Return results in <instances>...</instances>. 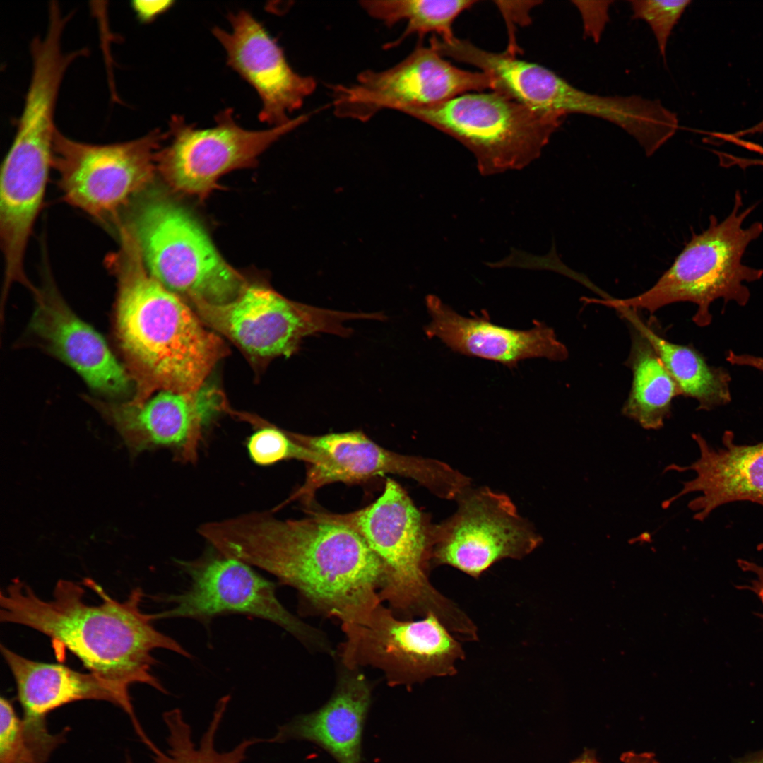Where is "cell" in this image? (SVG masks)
Masks as SVG:
<instances>
[{
	"instance_id": "cell-1",
	"label": "cell",
	"mask_w": 763,
	"mask_h": 763,
	"mask_svg": "<svg viewBox=\"0 0 763 763\" xmlns=\"http://www.w3.org/2000/svg\"><path fill=\"white\" fill-rule=\"evenodd\" d=\"M280 519L254 511L199 526L226 557L264 570L290 586L343 631L364 625L382 605L383 563L353 529L320 512Z\"/></svg>"
},
{
	"instance_id": "cell-2",
	"label": "cell",
	"mask_w": 763,
	"mask_h": 763,
	"mask_svg": "<svg viewBox=\"0 0 763 763\" xmlns=\"http://www.w3.org/2000/svg\"><path fill=\"white\" fill-rule=\"evenodd\" d=\"M119 232V248L105 262L117 280L116 333L137 384L134 401L156 391H196L228 349L184 299L153 276L131 227L122 225Z\"/></svg>"
},
{
	"instance_id": "cell-3",
	"label": "cell",
	"mask_w": 763,
	"mask_h": 763,
	"mask_svg": "<svg viewBox=\"0 0 763 763\" xmlns=\"http://www.w3.org/2000/svg\"><path fill=\"white\" fill-rule=\"evenodd\" d=\"M85 584L102 602L90 605L84 589L68 580L57 582L52 598H40L25 582L16 579L0 594V620L32 628L47 636L55 649H67L90 670L129 690L143 683L167 693L152 674L157 663L153 651L163 649L187 658L179 642L153 625L155 614L142 611V589L134 588L120 602L90 579Z\"/></svg>"
},
{
	"instance_id": "cell-4",
	"label": "cell",
	"mask_w": 763,
	"mask_h": 763,
	"mask_svg": "<svg viewBox=\"0 0 763 763\" xmlns=\"http://www.w3.org/2000/svg\"><path fill=\"white\" fill-rule=\"evenodd\" d=\"M320 513L355 531L383 563L382 601L408 619L432 613L458 639L475 637L478 629L474 622L429 580L435 524L398 483L388 478L382 495L361 509L343 514Z\"/></svg>"
},
{
	"instance_id": "cell-5",
	"label": "cell",
	"mask_w": 763,
	"mask_h": 763,
	"mask_svg": "<svg viewBox=\"0 0 763 763\" xmlns=\"http://www.w3.org/2000/svg\"><path fill=\"white\" fill-rule=\"evenodd\" d=\"M741 194L735 195L733 207L722 220L711 215L708 227L694 234L671 266L651 288L627 299H595L594 303L619 309H645L650 313L678 302L697 305L692 317L699 326L711 324V304L722 299L745 306L750 292L745 283L763 276V269L747 266L743 256L751 242L763 232L761 222L744 227L755 206L742 209Z\"/></svg>"
},
{
	"instance_id": "cell-6",
	"label": "cell",
	"mask_w": 763,
	"mask_h": 763,
	"mask_svg": "<svg viewBox=\"0 0 763 763\" xmlns=\"http://www.w3.org/2000/svg\"><path fill=\"white\" fill-rule=\"evenodd\" d=\"M401 112L456 138L475 156L483 175L521 169L537 159L562 124L495 92L466 93Z\"/></svg>"
},
{
	"instance_id": "cell-7",
	"label": "cell",
	"mask_w": 763,
	"mask_h": 763,
	"mask_svg": "<svg viewBox=\"0 0 763 763\" xmlns=\"http://www.w3.org/2000/svg\"><path fill=\"white\" fill-rule=\"evenodd\" d=\"M129 225L150 273L184 300L226 303L247 284L196 220L167 199L144 201Z\"/></svg>"
},
{
	"instance_id": "cell-8",
	"label": "cell",
	"mask_w": 763,
	"mask_h": 763,
	"mask_svg": "<svg viewBox=\"0 0 763 763\" xmlns=\"http://www.w3.org/2000/svg\"><path fill=\"white\" fill-rule=\"evenodd\" d=\"M207 326L232 342L254 365L290 357L306 336L326 333L347 337L344 322L381 319L379 313H354L319 308L290 300L272 288L247 284L223 304L188 300Z\"/></svg>"
},
{
	"instance_id": "cell-9",
	"label": "cell",
	"mask_w": 763,
	"mask_h": 763,
	"mask_svg": "<svg viewBox=\"0 0 763 763\" xmlns=\"http://www.w3.org/2000/svg\"><path fill=\"white\" fill-rule=\"evenodd\" d=\"M167 134L155 129L134 140L93 144L56 131L52 167L64 200L99 220L117 218L153 180Z\"/></svg>"
},
{
	"instance_id": "cell-10",
	"label": "cell",
	"mask_w": 763,
	"mask_h": 763,
	"mask_svg": "<svg viewBox=\"0 0 763 763\" xmlns=\"http://www.w3.org/2000/svg\"><path fill=\"white\" fill-rule=\"evenodd\" d=\"M344 633L345 667H376L391 686L454 675L456 662L466 656L458 639L432 613L417 620L400 619L382 604L366 623Z\"/></svg>"
},
{
	"instance_id": "cell-11",
	"label": "cell",
	"mask_w": 763,
	"mask_h": 763,
	"mask_svg": "<svg viewBox=\"0 0 763 763\" xmlns=\"http://www.w3.org/2000/svg\"><path fill=\"white\" fill-rule=\"evenodd\" d=\"M307 119L300 115L280 126L249 130L237 124L231 109L206 129L174 116L166 132L170 141L157 154V170L175 191L204 199L223 175L254 166L262 153Z\"/></svg>"
},
{
	"instance_id": "cell-12",
	"label": "cell",
	"mask_w": 763,
	"mask_h": 763,
	"mask_svg": "<svg viewBox=\"0 0 763 763\" xmlns=\"http://www.w3.org/2000/svg\"><path fill=\"white\" fill-rule=\"evenodd\" d=\"M456 511L435 524L432 565H447L479 578L504 559L521 560L543 541L511 498L486 486L464 490Z\"/></svg>"
},
{
	"instance_id": "cell-13",
	"label": "cell",
	"mask_w": 763,
	"mask_h": 763,
	"mask_svg": "<svg viewBox=\"0 0 763 763\" xmlns=\"http://www.w3.org/2000/svg\"><path fill=\"white\" fill-rule=\"evenodd\" d=\"M179 564L190 586L162 598L170 607L155 613L157 620L208 622L218 615L241 613L273 622L307 646L330 651L321 632L289 612L277 598L275 584L250 565L220 554Z\"/></svg>"
},
{
	"instance_id": "cell-14",
	"label": "cell",
	"mask_w": 763,
	"mask_h": 763,
	"mask_svg": "<svg viewBox=\"0 0 763 763\" xmlns=\"http://www.w3.org/2000/svg\"><path fill=\"white\" fill-rule=\"evenodd\" d=\"M289 434L315 452L318 461L309 465L303 484L283 504L295 500L309 504L320 487L331 483L362 482L388 473L411 478L437 497L449 500H456L471 485L467 476L446 463L387 450L360 431L320 436L290 432Z\"/></svg>"
},
{
	"instance_id": "cell-15",
	"label": "cell",
	"mask_w": 763,
	"mask_h": 763,
	"mask_svg": "<svg viewBox=\"0 0 763 763\" xmlns=\"http://www.w3.org/2000/svg\"><path fill=\"white\" fill-rule=\"evenodd\" d=\"M483 72L460 69L443 58L430 44H419L403 61L384 71L367 70L350 85L333 88L335 113L366 121L384 109L436 105L468 91L492 90Z\"/></svg>"
},
{
	"instance_id": "cell-16",
	"label": "cell",
	"mask_w": 763,
	"mask_h": 763,
	"mask_svg": "<svg viewBox=\"0 0 763 763\" xmlns=\"http://www.w3.org/2000/svg\"><path fill=\"white\" fill-rule=\"evenodd\" d=\"M93 403L131 453L165 447L184 463L197 460L204 427L227 406L222 391L205 384L191 393L160 391L141 402Z\"/></svg>"
},
{
	"instance_id": "cell-17",
	"label": "cell",
	"mask_w": 763,
	"mask_h": 763,
	"mask_svg": "<svg viewBox=\"0 0 763 763\" xmlns=\"http://www.w3.org/2000/svg\"><path fill=\"white\" fill-rule=\"evenodd\" d=\"M230 30L213 28L227 64L257 93L261 102L259 119L272 126L289 122L315 90L316 81L295 72L283 51L266 28L244 10L228 16Z\"/></svg>"
},
{
	"instance_id": "cell-18",
	"label": "cell",
	"mask_w": 763,
	"mask_h": 763,
	"mask_svg": "<svg viewBox=\"0 0 763 763\" xmlns=\"http://www.w3.org/2000/svg\"><path fill=\"white\" fill-rule=\"evenodd\" d=\"M426 306L431 317L425 328L429 338L439 339L452 351L516 367L525 359L542 357L560 362L569 355L554 330L536 321L527 330L501 326L491 322L487 312L466 317L439 297L429 295Z\"/></svg>"
},
{
	"instance_id": "cell-19",
	"label": "cell",
	"mask_w": 763,
	"mask_h": 763,
	"mask_svg": "<svg viewBox=\"0 0 763 763\" xmlns=\"http://www.w3.org/2000/svg\"><path fill=\"white\" fill-rule=\"evenodd\" d=\"M692 437L699 456L691 465L668 466L664 471H692L694 478L682 483L681 490L664 501L663 509L682 496L692 492L701 495L692 499L689 509L694 519L703 521L718 507L734 502L747 501L763 507V442L738 444L731 430L724 432L722 446L714 448L700 434Z\"/></svg>"
},
{
	"instance_id": "cell-20",
	"label": "cell",
	"mask_w": 763,
	"mask_h": 763,
	"mask_svg": "<svg viewBox=\"0 0 763 763\" xmlns=\"http://www.w3.org/2000/svg\"><path fill=\"white\" fill-rule=\"evenodd\" d=\"M32 333L71 367L93 389L111 396L126 393L130 377L104 338L78 318L52 286L33 292Z\"/></svg>"
},
{
	"instance_id": "cell-21",
	"label": "cell",
	"mask_w": 763,
	"mask_h": 763,
	"mask_svg": "<svg viewBox=\"0 0 763 763\" xmlns=\"http://www.w3.org/2000/svg\"><path fill=\"white\" fill-rule=\"evenodd\" d=\"M345 668L328 702L279 726L271 738V743L308 741L321 747L338 763H363L362 735L372 686L357 668Z\"/></svg>"
},
{
	"instance_id": "cell-22",
	"label": "cell",
	"mask_w": 763,
	"mask_h": 763,
	"mask_svg": "<svg viewBox=\"0 0 763 763\" xmlns=\"http://www.w3.org/2000/svg\"><path fill=\"white\" fill-rule=\"evenodd\" d=\"M1 651L14 678L23 718L45 720L52 711L81 700L110 702L126 712L136 731L142 728L134 714L129 690L93 673H81L63 664L26 658L3 644Z\"/></svg>"
},
{
	"instance_id": "cell-23",
	"label": "cell",
	"mask_w": 763,
	"mask_h": 763,
	"mask_svg": "<svg viewBox=\"0 0 763 763\" xmlns=\"http://www.w3.org/2000/svg\"><path fill=\"white\" fill-rule=\"evenodd\" d=\"M619 312L649 341L675 382L680 395L698 402L697 410L709 411L731 402L728 372L709 365L692 346L675 344L659 336L632 310Z\"/></svg>"
},
{
	"instance_id": "cell-24",
	"label": "cell",
	"mask_w": 763,
	"mask_h": 763,
	"mask_svg": "<svg viewBox=\"0 0 763 763\" xmlns=\"http://www.w3.org/2000/svg\"><path fill=\"white\" fill-rule=\"evenodd\" d=\"M627 360L632 383L622 414L646 430H659L670 414L672 401L681 396L673 378L647 338L632 324Z\"/></svg>"
},
{
	"instance_id": "cell-25",
	"label": "cell",
	"mask_w": 763,
	"mask_h": 763,
	"mask_svg": "<svg viewBox=\"0 0 763 763\" xmlns=\"http://www.w3.org/2000/svg\"><path fill=\"white\" fill-rule=\"evenodd\" d=\"M229 696H225L217 703L213 717L203 733L199 745L192 738L190 726L184 718L179 709H173L163 714V721L167 731L166 752H162L153 745L150 747L153 752V763H242L247 758L248 750L254 745L270 743V739L252 738L242 740L237 745L227 752H219L215 747V738L223 719L228 703ZM126 763H133L130 758Z\"/></svg>"
},
{
	"instance_id": "cell-26",
	"label": "cell",
	"mask_w": 763,
	"mask_h": 763,
	"mask_svg": "<svg viewBox=\"0 0 763 763\" xmlns=\"http://www.w3.org/2000/svg\"><path fill=\"white\" fill-rule=\"evenodd\" d=\"M474 0H390L362 1L361 7L372 18L391 26L401 21L406 23L402 35L393 45L412 34H438L440 40L449 42L455 36L453 23Z\"/></svg>"
},
{
	"instance_id": "cell-27",
	"label": "cell",
	"mask_w": 763,
	"mask_h": 763,
	"mask_svg": "<svg viewBox=\"0 0 763 763\" xmlns=\"http://www.w3.org/2000/svg\"><path fill=\"white\" fill-rule=\"evenodd\" d=\"M225 412L259 427L247 444L249 456L256 464L269 466L290 459L309 465L318 461L317 454L296 442L288 431L280 430L254 415L235 411L229 406Z\"/></svg>"
},
{
	"instance_id": "cell-28",
	"label": "cell",
	"mask_w": 763,
	"mask_h": 763,
	"mask_svg": "<svg viewBox=\"0 0 763 763\" xmlns=\"http://www.w3.org/2000/svg\"><path fill=\"white\" fill-rule=\"evenodd\" d=\"M52 752L26 730L6 698L0 699V763H45Z\"/></svg>"
},
{
	"instance_id": "cell-29",
	"label": "cell",
	"mask_w": 763,
	"mask_h": 763,
	"mask_svg": "<svg viewBox=\"0 0 763 763\" xmlns=\"http://www.w3.org/2000/svg\"><path fill=\"white\" fill-rule=\"evenodd\" d=\"M629 3L633 18L642 20L649 25L660 54L665 59L669 37L691 1L632 0Z\"/></svg>"
},
{
	"instance_id": "cell-30",
	"label": "cell",
	"mask_w": 763,
	"mask_h": 763,
	"mask_svg": "<svg viewBox=\"0 0 763 763\" xmlns=\"http://www.w3.org/2000/svg\"><path fill=\"white\" fill-rule=\"evenodd\" d=\"M573 3L581 16L585 35L598 42L609 20L608 9L613 1H574Z\"/></svg>"
},
{
	"instance_id": "cell-31",
	"label": "cell",
	"mask_w": 763,
	"mask_h": 763,
	"mask_svg": "<svg viewBox=\"0 0 763 763\" xmlns=\"http://www.w3.org/2000/svg\"><path fill=\"white\" fill-rule=\"evenodd\" d=\"M495 3L504 16L510 29L512 23L526 25L530 23L529 11L541 1H496Z\"/></svg>"
},
{
	"instance_id": "cell-32",
	"label": "cell",
	"mask_w": 763,
	"mask_h": 763,
	"mask_svg": "<svg viewBox=\"0 0 763 763\" xmlns=\"http://www.w3.org/2000/svg\"><path fill=\"white\" fill-rule=\"evenodd\" d=\"M757 548L758 550H763V543H759ZM737 563L738 566L743 572H751L756 576L755 579L752 580L750 585L738 586L737 588L751 591L758 597L763 605V566L743 559H738ZM757 615L763 620V613H758Z\"/></svg>"
},
{
	"instance_id": "cell-33",
	"label": "cell",
	"mask_w": 763,
	"mask_h": 763,
	"mask_svg": "<svg viewBox=\"0 0 763 763\" xmlns=\"http://www.w3.org/2000/svg\"><path fill=\"white\" fill-rule=\"evenodd\" d=\"M173 4L172 1H134L132 8L141 22L149 23L167 11Z\"/></svg>"
},
{
	"instance_id": "cell-34",
	"label": "cell",
	"mask_w": 763,
	"mask_h": 763,
	"mask_svg": "<svg viewBox=\"0 0 763 763\" xmlns=\"http://www.w3.org/2000/svg\"><path fill=\"white\" fill-rule=\"evenodd\" d=\"M726 359L731 365L747 366L763 372V357L749 354H738L732 350H728Z\"/></svg>"
},
{
	"instance_id": "cell-35",
	"label": "cell",
	"mask_w": 763,
	"mask_h": 763,
	"mask_svg": "<svg viewBox=\"0 0 763 763\" xmlns=\"http://www.w3.org/2000/svg\"><path fill=\"white\" fill-rule=\"evenodd\" d=\"M620 763H658V762L653 753L627 752L621 756Z\"/></svg>"
},
{
	"instance_id": "cell-36",
	"label": "cell",
	"mask_w": 763,
	"mask_h": 763,
	"mask_svg": "<svg viewBox=\"0 0 763 763\" xmlns=\"http://www.w3.org/2000/svg\"><path fill=\"white\" fill-rule=\"evenodd\" d=\"M735 763H763V750L743 757Z\"/></svg>"
},
{
	"instance_id": "cell-37",
	"label": "cell",
	"mask_w": 763,
	"mask_h": 763,
	"mask_svg": "<svg viewBox=\"0 0 763 763\" xmlns=\"http://www.w3.org/2000/svg\"><path fill=\"white\" fill-rule=\"evenodd\" d=\"M762 132H763V119H762L759 122H758L757 124L754 125L753 126H752L750 128H748L747 129L740 131V132L738 131L735 134H734V136L733 135V136L734 137H735V136L736 137H740V136H746V135H749V134H758V133H762Z\"/></svg>"
},
{
	"instance_id": "cell-38",
	"label": "cell",
	"mask_w": 763,
	"mask_h": 763,
	"mask_svg": "<svg viewBox=\"0 0 763 763\" xmlns=\"http://www.w3.org/2000/svg\"><path fill=\"white\" fill-rule=\"evenodd\" d=\"M572 763H599L593 752L586 751Z\"/></svg>"
}]
</instances>
